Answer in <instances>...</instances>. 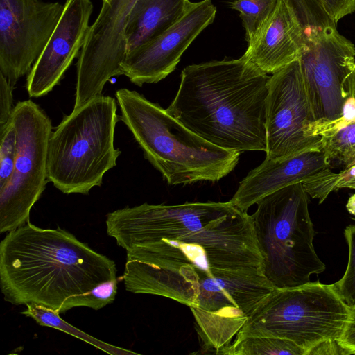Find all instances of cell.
<instances>
[{
	"mask_svg": "<svg viewBox=\"0 0 355 355\" xmlns=\"http://www.w3.org/2000/svg\"><path fill=\"white\" fill-rule=\"evenodd\" d=\"M114 261L65 230L28 222L0 243V285L13 305L35 303L63 313L75 307L98 310L92 290L116 279Z\"/></svg>",
	"mask_w": 355,
	"mask_h": 355,
	"instance_id": "1",
	"label": "cell"
},
{
	"mask_svg": "<svg viewBox=\"0 0 355 355\" xmlns=\"http://www.w3.org/2000/svg\"><path fill=\"white\" fill-rule=\"evenodd\" d=\"M126 291L160 295L182 304L201 275L225 272L263 274L251 216L239 210L172 239L126 250Z\"/></svg>",
	"mask_w": 355,
	"mask_h": 355,
	"instance_id": "2",
	"label": "cell"
},
{
	"mask_svg": "<svg viewBox=\"0 0 355 355\" xmlns=\"http://www.w3.org/2000/svg\"><path fill=\"white\" fill-rule=\"evenodd\" d=\"M269 78L244 54L238 59L188 65L166 110L218 147L266 152Z\"/></svg>",
	"mask_w": 355,
	"mask_h": 355,
	"instance_id": "3",
	"label": "cell"
},
{
	"mask_svg": "<svg viewBox=\"0 0 355 355\" xmlns=\"http://www.w3.org/2000/svg\"><path fill=\"white\" fill-rule=\"evenodd\" d=\"M115 96L120 120L169 184L217 182L236 167L239 152L205 140L159 104L126 88L116 90Z\"/></svg>",
	"mask_w": 355,
	"mask_h": 355,
	"instance_id": "4",
	"label": "cell"
},
{
	"mask_svg": "<svg viewBox=\"0 0 355 355\" xmlns=\"http://www.w3.org/2000/svg\"><path fill=\"white\" fill-rule=\"evenodd\" d=\"M114 98L97 96L64 116L48 145L49 182L64 194L87 195L116 165L121 151L114 145L120 116Z\"/></svg>",
	"mask_w": 355,
	"mask_h": 355,
	"instance_id": "5",
	"label": "cell"
},
{
	"mask_svg": "<svg viewBox=\"0 0 355 355\" xmlns=\"http://www.w3.org/2000/svg\"><path fill=\"white\" fill-rule=\"evenodd\" d=\"M251 216L263 258V274L275 288L306 284L326 266L313 246L315 230L302 182L274 191Z\"/></svg>",
	"mask_w": 355,
	"mask_h": 355,
	"instance_id": "6",
	"label": "cell"
},
{
	"mask_svg": "<svg viewBox=\"0 0 355 355\" xmlns=\"http://www.w3.org/2000/svg\"><path fill=\"white\" fill-rule=\"evenodd\" d=\"M351 309L334 284L319 281L274 290L252 313L234 340L248 336L289 340L305 355L320 344L337 341ZM233 340V341H234Z\"/></svg>",
	"mask_w": 355,
	"mask_h": 355,
	"instance_id": "7",
	"label": "cell"
},
{
	"mask_svg": "<svg viewBox=\"0 0 355 355\" xmlns=\"http://www.w3.org/2000/svg\"><path fill=\"white\" fill-rule=\"evenodd\" d=\"M274 288L261 274L225 272L200 276L183 304L193 315L202 348L220 354Z\"/></svg>",
	"mask_w": 355,
	"mask_h": 355,
	"instance_id": "8",
	"label": "cell"
},
{
	"mask_svg": "<svg viewBox=\"0 0 355 355\" xmlns=\"http://www.w3.org/2000/svg\"><path fill=\"white\" fill-rule=\"evenodd\" d=\"M11 119L17 133L12 176L0 189V233L26 224L49 182L47 153L51 120L40 105L26 100L15 105Z\"/></svg>",
	"mask_w": 355,
	"mask_h": 355,
	"instance_id": "9",
	"label": "cell"
},
{
	"mask_svg": "<svg viewBox=\"0 0 355 355\" xmlns=\"http://www.w3.org/2000/svg\"><path fill=\"white\" fill-rule=\"evenodd\" d=\"M298 61L315 132L322 136L342 116L349 98L346 82L355 69V46L336 27L327 28L306 39Z\"/></svg>",
	"mask_w": 355,
	"mask_h": 355,
	"instance_id": "10",
	"label": "cell"
},
{
	"mask_svg": "<svg viewBox=\"0 0 355 355\" xmlns=\"http://www.w3.org/2000/svg\"><path fill=\"white\" fill-rule=\"evenodd\" d=\"M266 157L279 160L322 150L298 60L270 76L266 103Z\"/></svg>",
	"mask_w": 355,
	"mask_h": 355,
	"instance_id": "11",
	"label": "cell"
},
{
	"mask_svg": "<svg viewBox=\"0 0 355 355\" xmlns=\"http://www.w3.org/2000/svg\"><path fill=\"white\" fill-rule=\"evenodd\" d=\"M239 210L230 201L140 205L107 214V234L125 250L133 245L172 239L200 230Z\"/></svg>",
	"mask_w": 355,
	"mask_h": 355,
	"instance_id": "12",
	"label": "cell"
},
{
	"mask_svg": "<svg viewBox=\"0 0 355 355\" xmlns=\"http://www.w3.org/2000/svg\"><path fill=\"white\" fill-rule=\"evenodd\" d=\"M64 3L42 0H0V73L15 87L46 46Z\"/></svg>",
	"mask_w": 355,
	"mask_h": 355,
	"instance_id": "13",
	"label": "cell"
},
{
	"mask_svg": "<svg viewBox=\"0 0 355 355\" xmlns=\"http://www.w3.org/2000/svg\"><path fill=\"white\" fill-rule=\"evenodd\" d=\"M211 0L191 2L184 15L158 37L127 55L121 70L133 84L156 83L171 73L183 53L216 16Z\"/></svg>",
	"mask_w": 355,
	"mask_h": 355,
	"instance_id": "14",
	"label": "cell"
},
{
	"mask_svg": "<svg viewBox=\"0 0 355 355\" xmlns=\"http://www.w3.org/2000/svg\"><path fill=\"white\" fill-rule=\"evenodd\" d=\"M91 0H65L62 16L26 78L30 97L46 96L60 84L78 58L89 28Z\"/></svg>",
	"mask_w": 355,
	"mask_h": 355,
	"instance_id": "15",
	"label": "cell"
},
{
	"mask_svg": "<svg viewBox=\"0 0 355 355\" xmlns=\"http://www.w3.org/2000/svg\"><path fill=\"white\" fill-rule=\"evenodd\" d=\"M331 170L322 150L304 152L279 160L266 158L250 171L239 183L230 202L247 211L264 196L296 183H304L320 178Z\"/></svg>",
	"mask_w": 355,
	"mask_h": 355,
	"instance_id": "16",
	"label": "cell"
},
{
	"mask_svg": "<svg viewBox=\"0 0 355 355\" xmlns=\"http://www.w3.org/2000/svg\"><path fill=\"white\" fill-rule=\"evenodd\" d=\"M302 29L282 0L248 42L244 55L266 73L299 59L305 46Z\"/></svg>",
	"mask_w": 355,
	"mask_h": 355,
	"instance_id": "17",
	"label": "cell"
},
{
	"mask_svg": "<svg viewBox=\"0 0 355 355\" xmlns=\"http://www.w3.org/2000/svg\"><path fill=\"white\" fill-rule=\"evenodd\" d=\"M190 3L189 0H137L125 26L127 55L168 29Z\"/></svg>",
	"mask_w": 355,
	"mask_h": 355,
	"instance_id": "18",
	"label": "cell"
},
{
	"mask_svg": "<svg viewBox=\"0 0 355 355\" xmlns=\"http://www.w3.org/2000/svg\"><path fill=\"white\" fill-rule=\"evenodd\" d=\"M21 314L33 318L38 324L60 330L112 355L138 354L98 340L65 322L60 314L48 307L29 303Z\"/></svg>",
	"mask_w": 355,
	"mask_h": 355,
	"instance_id": "19",
	"label": "cell"
},
{
	"mask_svg": "<svg viewBox=\"0 0 355 355\" xmlns=\"http://www.w3.org/2000/svg\"><path fill=\"white\" fill-rule=\"evenodd\" d=\"M224 355H305V352L293 342L277 337L248 336L234 340L223 349Z\"/></svg>",
	"mask_w": 355,
	"mask_h": 355,
	"instance_id": "20",
	"label": "cell"
},
{
	"mask_svg": "<svg viewBox=\"0 0 355 355\" xmlns=\"http://www.w3.org/2000/svg\"><path fill=\"white\" fill-rule=\"evenodd\" d=\"M282 1L302 29L305 40L320 31L336 26L320 0Z\"/></svg>",
	"mask_w": 355,
	"mask_h": 355,
	"instance_id": "21",
	"label": "cell"
},
{
	"mask_svg": "<svg viewBox=\"0 0 355 355\" xmlns=\"http://www.w3.org/2000/svg\"><path fill=\"white\" fill-rule=\"evenodd\" d=\"M277 0H236L231 3L232 9L239 12L248 42L273 12Z\"/></svg>",
	"mask_w": 355,
	"mask_h": 355,
	"instance_id": "22",
	"label": "cell"
},
{
	"mask_svg": "<svg viewBox=\"0 0 355 355\" xmlns=\"http://www.w3.org/2000/svg\"><path fill=\"white\" fill-rule=\"evenodd\" d=\"M344 236L348 246L347 265L343 276L334 284L345 303L355 310V225L347 226Z\"/></svg>",
	"mask_w": 355,
	"mask_h": 355,
	"instance_id": "23",
	"label": "cell"
},
{
	"mask_svg": "<svg viewBox=\"0 0 355 355\" xmlns=\"http://www.w3.org/2000/svg\"><path fill=\"white\" fill-rule=\"evenodd\" d=\"M322 137V150L329 164L333 160L340 162L344 155L355 146V123L331 130Z\"/></svg>",
	"mask_w": 355,
	"mask_h": 355,
	"instance_id": "24",
	"label": "cell"
},
{
	"mask_svg": "<svg viewBox=\"0 0 355 355\" xmlns=\"http://www.w3.org/2000/svg\"><path fill=\"white\" fill-rule=\"evenodd\" d=\"M0 189L10 180L17 154V133L13 121L0 128Z\"/></svg>",
	"mask_w": 355,
	"mask_h": 355,
	"instance_id": "25",
	"label": "cell"
},
{
	"mask_svg": "<svg viewBox=\"0 0 355 355\" xmlns=\"http://www.w3.org/2000/svg\"><path fill=\"white\" fill-rule=\"evenodd\" d=\"M13 87L8 79L0 73V128L10 120L13 106Z\"/></svg>",
	"mask_w": 355,
	"mask_h": 355,
	"instance_id": "26",
	"label": "cell"
},
{
	"mask_svg": "<svg viewBox=\"0 0 355 355\" xmlns=\"http://www.w3.org/2000/svg\"><path fill=\"white\" fill-rule=\"evenodd\" d=\"M334 21L337 22L355 12V0H320Z\"/></svg>",
	"mask_w": 355,
	"mask_h": 355,
	"instance_id": "27",
	"label": "cell"
},
{
	"mask_svg": "<svg viewBox=\"0 0 355 355\" xmlns=\"http://www.w3.org/2000/svg\"><path fill=\"white\" fill-rule=\"evenodd\" d=\"M337 343L345 354H355V310H351L350 316Z\"/></svg>",
	"mask_w": 355,
	"mask_h": 355,
	"instance_id": "28",
	"label": "cell"
},
{
	"mask_svg": "<svg viewBox=\"0 0 355 355\" xmlns=\"http://www.w3.org/2000/svg\"><path fill=\"white\" fill-rule=\"evenodd\" d=\"M354 123H355V98L349 97L343 105L341 118L331 130L338 129Z\"/></svg>",
	"mask_w": 355,
	"mask_h": 355,
	"instance_id": "29",
	"label": "cell"
},
{
	"mask_svg": "<svg viewBox=\"0 0 355 355\" xmlns=\"http://www.w3.org/2000/svg\"><path fill=\"white\" fill-rule=\"evenodd\" d=\"M343 170L339 172L340 178L355 177V146L340 160Z\"/></svg>",
	"mask_w": 355,
	"mask_h": 355,
	"instance_id": "30",
	"label": "cell"
},
{
	"mask_svg": "<svg viewBox=\"0 0 355 355\" xmlns=\"http://www.w3.org/2000/svg\"><path fill=\"white\" fill-rule=\"evenodd\" d=\"M343 188L355 189V177L340 178L337 182L336 191Z\"/></svg>",
	"mask_w": 355,
	"mask_h": 355,
	"instance_id": "31",
	"label": "cell"
},
{
	"mask_svg": "<svg viewBox=\"0 0 355 355\" xmlns=\"http://www.w3.org/2000/svg\"><path fill=\"white\" fill-rule=\"evenodd\" d=\"M345 89L349 96L355 98V69L346 82Z\"/></svg>",
	"mask_w": 355,
	"mask_h": 355,
	"instance_id": "32",
	"label": "cell"
},
{
	"mask_svg": "<svg viewBox=\"0 0 355 355\" xmlns=\"http://www.w3.org/2000/svg\"><path fill=\"white\" fill-rule=\"evenodd\" d=\"M346 208L349 213L355 216V193L348 198L346 204Z\"/></svg>",
	"mask_w": 355,
	"mask_h": 355,
	"instance_id": "33",
	"label": "cell"
},
{
	"mask_svg": "<svg viewBox=\"0 0 355 355\" xmlns=\"http://www.w3.org/2000/svg\"><path fill=\"white\" fill-rule=\"evenodd\" d=\"M109 0H102L103 3L107 2Z\"/></svg>",
	"mask_w": 355,
	"mask_h": 355,
	"instance_id": "34",
	"label": "cell"
}]
</instances>
